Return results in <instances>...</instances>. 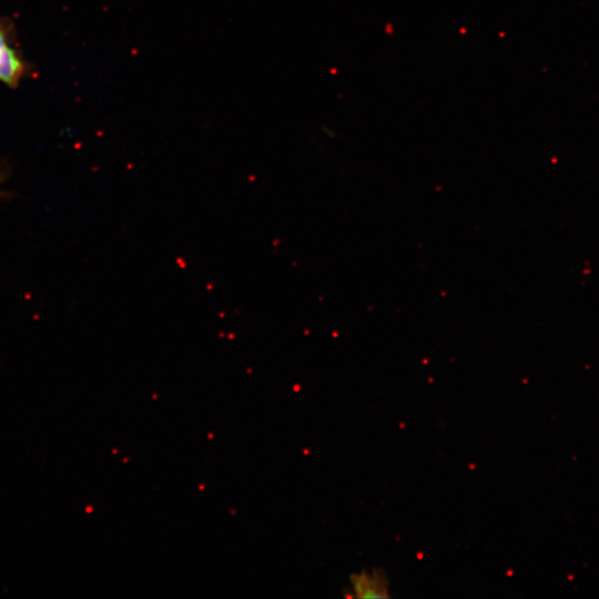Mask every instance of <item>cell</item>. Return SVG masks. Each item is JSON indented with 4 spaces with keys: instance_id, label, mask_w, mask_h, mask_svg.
<instances>
[{
    "instance_id": "cell-1",
    "label": "cell",
    "mask_w": 599,
    "mask_h": 599,
    "mask_svg": "<svg viewBox=\"0 0 599 599\" xmlns=\"http://www.w3.org/2000/svg\"><path fill=\"white\" fill-rule=\"evenodd\" d=\"M16 28L13 22L0 14V82L10 89L32 72V65L16 47Z\"/></svg>"
},
{
    "instance_id": "cell-2",
    "label": "cell",
    "mask_w": 599,
    "mask_h": 599,
    "mask_svg": "<svg viewBox=\"0 0 599 599\" xmlns=\"http://www.w3.org/2000/svg\"><path fill=\"white\" fill-rule=\"evenodd\" d=\"M351 585L356 598L383 599L389 597L388 580L379 569L361 571L351 576Z\"/></svg>"
},
{
    "instance_id": "cell-3",
    "label": "cell",
    "mask_w": 599,
    "mask_h": 599,
    "mask_svg": "<svg viewBox=\"0 0 599 599\" xmlns=\"http://www.w3.org/2000/svg\"><path fill=\"white\" fill-rule=\"evenodd\" d=\"M8 176V165L0 162V184L6 181ZM9 197V193L4 190H0V200Z\"/></svg>"
}]
</instances>
